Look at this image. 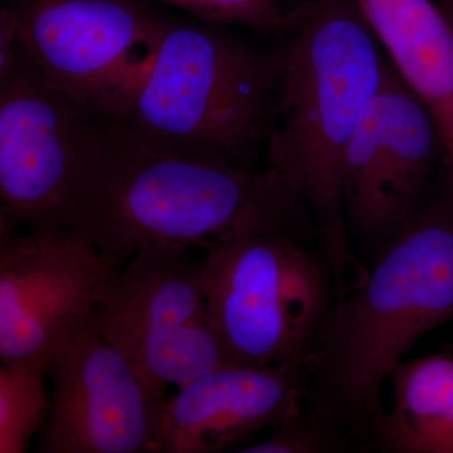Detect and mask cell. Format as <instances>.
<instances>
[{
    "label": "cell",
    "instance_id": "6da1fadb",
    "mask_svg": "<svg viewBox=\"0 0 453 453\" xmlns=\"http://www.w3.org/2000/svg\"><path fill=\"white\" fill-rule=\"evenodd\" d=\"M288 18L267 168L308 210L339 296L369 268L351 246L342 163L380 88L387 56L357 0H309Z\"/></svg>",
    "mask_w": 453,
    "mask_h": 453
},
{
    "label": "cell",
    "instance_id": "7a4b0ae2",
    "mask_svg": "<svg viewBox=\"0 0 453 453\" xmlns=\"http://www.w3.org/2000/svg\"><path fill=\"white\" fill-rule=\"evenodd\" d=\"M453 321V196L427 199L335 296L309 354L303 407L348 447H372L381 390L405 354Z\"/></svg>",
    "mask_w": 453,
    "mask_h": 453
},
{
    "label": "cell",
    "instance_id": "3957f363",
    "mask_svg": "<svg viewBox=\"0 0 453 453\" xmlns=\"http://www.w3.org/2000/svg\"><path fill=\"white\" fill-rule=\"evenodd\" d=\"M105 125L73 229L120 265L151 247L207 251L249 234L303 242L314 226L299 196L273 170L172 153Z\"/></svg>",
    "mask_w": 453,
    "mask_h": 453
},
{
    "label": "cell",
    "instance_id": "277c9868",
    "mask_svg": "<svg viewBox=\"0 0 453 453\" xmlns=\"http://www.w3.org/2000/svg\"><path fill=\"white\" fill-rule=\"evenodd\" d=\"M281 65L280 38L259 44L225 27L169 19L145 82L110 122L154 148L255 166Z\"/></svg>",
    "mask_w": 453,
    "mask_h": 453
},
{
    "label": "cell",
    "instance_id": "5b68a950",
    "mask_svg": "<svg viewBox=\"0 0 453 453\" xmlns=\"http://www.w3.org/2000/svg\"><path fill=\"white\" fill-rule=\"evenodd\" d=\"M201 259L208 320L237 365L309 357L336 294L324 256L288 235L258 234L207 250Z\"/></svg>",
    "mask_w": 453,
    "mask_h": 453
},
{
    "label": "cell",
    "instance_id": "8992f818",
    "mask_svg": "<svg viewBox=\"0 0 453 453\" xmlns=\"http://www.w3.org/2000/svg\"><path fill=\"white\" fill-rule=\"evenodd\" d=\"M105 121L50 88L20 52L0 73V220L18 231L73 228Z\"/></svg>",
    "mask_w": 453,
    "mask_h": 453
},
{
    "label": "cell",
    "instance_id": "52a82bcc",
    "mask_svg": "<svg viewBox=\"0 0 453 453\" xmlns=\"http://www.w3.org/2000/svg\"><path fill=\"white\" fill-rule=\"evenodd\" d=\"M20 47L50 88L101 120L125 111L169 19L142 0H9Z\"/></svg>",
    "mask_w": 453,
    "mask_h": 453
},
{
    "label": "cell",
    "instance_id": "ba28073f",
    "mask_svg": "<svg viewBox=\"0 0 453 453\" xmlns=\"http://www.w3.org/2000/svg\"><path fill=\"white\" fill-rule=\"evenodd\" d=\"M92 319L150 387H181L237 365L208 320L202 259L187 249L151 247L116 268Z\"/></svg>",
    "mask_w": 453,
    "mask_h": 453
},
{
    "label": "cell",
    "instance_id": "9c48e42d",
    "mask_svg": "<svg viewBox=\"0 0 453 453\" xmlns=\"http://www.w3.org/2000/svg\"><path fill=\"white\" fill-rule=\"evenodd\" d=\"M122 265L73 229L35 234L0 220V357L49 372L59 348L88 323Z\"/></svg>",
    "mask_w": 453,
    "mask_h": 453
},
{
    "label": "cell",
    "instance_id": "30bf717a",
    "mask_svg": "<svg viewBox=\"0 0 453 453\" xmlns=\"http://www.w3.org/2000/svg\"><path fill=\"white\" fill-rule=\"evenodd\" d=\"M441 163L446 148L436 120L387 58L380 88L342 163L350 238L380 247L388 242L427 201Z\"/></svg>",
    "mask_w": 453,
    "mask_h": 453
},
{
    "label": "cell",
    "instance_id": "8fae6325",
    "mask_svg": "<svg viewBox=\"0 0 453 453\" xmlns=\"http://www.w3.org/2000/svg\"><path fill=\"white\" fill-rule=\"evenodd\" d=\"M40 453H149L166 389L146 384L92 314L57 350Z\"/></svg>",
    "mask_w": 453,
    "mask_h": 453
},
{
    "label": "cell",
    "instance_id": "7c38bea8",
    "mask_svg": "<svg viewBox=\"0 0 453 453\" xmlns=\"http://www.w3.org/2000/svg\"><path fill=\"white\" fill-rule=\"evenodd\" d=\"M309 357L288 365H231L169 396L149 453H219L275 428L303 407Z\"/></svg>",
    "mask_w": 453,
    "mask_h": 453
},
{
    "label": "cell",
    "instance_id": "4fadbf2b",
    "mask_svg": "<svg viewBox=\"0 0 453 453\" xmlns=\"http://www.w3.org/2000/svg\"><path fill=\"white\" fill-rule=\"evenodd\" d=\"M387 58L436 120L453 196V31L432 0H357Z\"/></svg>",
    "mask_w": 453,
    "mask_h": 453
},
{
    "label": "cell",
    "instance_id": "5bb4252c",
    "mask_svg": "<svg viewBox=\"0 0 453 453\" xmlns=\"http://www.w3.org/2000/svg\"><path fill=\"white\" fill-rule=\"evenodd\" d=\"M388 381L393 407L378 422L372 447L399 453H453V356L404 359Z\"/></svg>",
    "mask_w": 453,
    "mask_h": 453
},
{
    "label": "cell",
    "instance_id": "9a60e30c",
    "mask_svg": "<svg viewBox=\"0 0 453 453\" xmlns=\"http://www.w3.org/2000/svg\"><path fill=\"white\" fill-rule=\"evenodd\" d=\"M47 372L28 366L0 368V453H25L35 432L46 425L50 401Z\"/></svg>",
    "mask_w": 453,
    "mask_h": 453
},
{
    "label": "cell",
    "instance_id": "2e32d148",
    "mask_svg": "<svg viewBox=\"0 0 453 453\" xmlns=\"http://www.w3.org/2000/svg\"><path fill=\"white\" fill-rule=\"evenodd\" d=\"M188 12L196 20L211 26L240 27L277 40L288 28V14L276 0H159Z\"/></svg>",
    "mask_w": 453,
    "mask_h": 453
},
{
    "label": "cell",
    "instance_id": "e0dca14e",
    "mask_svg": "<svg viewBox=\"0 0 453 453\" xmlns=\"http://www.w3.org/2000/svg\"><path fill=\"white\" fill-rule=\"evenodd\" d=\"M349 449L338 437L318 425L301 407L296 414L273 428L265 440L237 447L241 453H324Z\"/></svg>",
    "mask_w": 453,
    "mask_h": 453
},
{
    "label": "cell",
    "instance_id": "ac0fdd59",
    "mask_svg": "<svg viewBox=\"0 0 453 453\" xmlns=\"http://www.w3.org/2000/svg\"><path fill=\"white\" fill-rule=\"evenodd\" d=\"M434 3H436L441 14L445 18L446 22L449 23L453 31V0H438V2Z\"/></svg>",
    "mask_w": 453,
    "mask_h": 453
},
{
    "label": "cell",
    "instance_id": "d6986e66",
    "mask_svg": "<svg viewBox=\"0 0 453 453\" xmlns=\"http://www.w3.org/2000/svg\"><path fill=\"white\" fill-rule=\"evenodd\" d=\"M276 2L279 3L280 7H281L283 12H285L288 16L292 12L303 7V4H306L309 0H276Z\"/></svg>",
    "mask_w": 453,
    "mask_h": 453
}]
</instances>
